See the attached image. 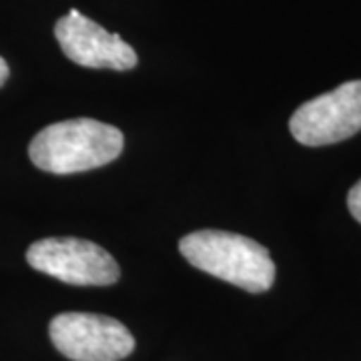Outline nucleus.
<instances>
[{"label":"nucleus","instance_id":"1","mask_svg":"<svg viewBox=\"0 0 361 361\" xmlns=\"http://www.w3.org/2000/svg\"><path fill=\"white\" fill-rule=\"evenodd\" d=\"M123 133L94 118H71L40 130L30 141V161L52 175L99 169L123 153Z\"/></svg>","mask_w":361,"mask_h":361},{"label":"nucleus","instance_id":"2","mask_svg":"<svg viewBox=\"0 0 361 361\" xmlns=\"http://www.w3.org/2000/svg\"><path fill=\"white\" fill-rule=\"evenodd\" d=\"M179 251L193 267L249 293H263L275 281V263L257 241L229 231L203 229L185 235Z\"/></svg>","mask_w":361,"mask_h":361},{"label":"nucleus","instance_id":"3","mask_svg":"<svg viewBox=\"0 0 361 361\" xmlns=\"http://www.w3.org/2000/svg\"><path fill=\"white\" fill-rule=\"evenodd\" d=\"M26 261L32 269L66 285L104 287L121 277L116 261L103 247L77 237H49L28 247Z\"/></svg>","mask_w":361,"mask_h":361},{"label":"nucleus","instance_id":"4","mask_svg":"<svg viewBox=\"0 0 361 361\" xmlns=\"http://www.w3.org/2000/svg\"><path fill=\"white\" fill-rule=\"evenodd\" d=\"M49 334L52 345L73 361H121L135 349L123 323L97 313H61L52 317Z\"/></svg>","mask_w":361,"mask_h":361},{"label":"nucleus","instance_id":"5","mask_svg":"<svg viewBox=\"0 0 361 361\" xmlns=\"http://www.w3.org/2000/svg\"><path fill=\"white\" fill-rule=\"evenodd\" d=\"M289 130L305 147L345 141L361 130V80H349L297 109Z\"/></svg>","mask_w":361,"mask_h":361},{"label":"nucleus","instance_id":"6","mask_svg":"<svg viewBox=\"0 0 361 361\" xmlns=\"http://www.w3.org/2000/svg\"><path fill=\"white\" fill-rule=\"evenodd\" d=\"M54 37L73 63L87 68L130 71L139 59L129 42L104 30L103 26L80 14L77 8L63 16L54 26Z\"/></svg>","mask_w":361,"mask_h":361},{"label":"nucleus","instance_id":"7","mask_svg":"<svg viewBox=\"0 0 361 361\" xmlns=\"http://www.w3.org/2000/svg\"><path fill=\"white\" fill-rule=\"evenodd\" d=\"M348 207L351 215L361 223V180L351 187V191L348 195Z\"/></svg>","mask_w":361,"mask_h":361},{"label":"nucleus","instance_id":"8","mask_svg":"<svg viewBox=\"0 0 361 361\" xmlns=\"http://www.w3.org/2000/svg\"><path fill=\"white\" fill-rule=\"evenodd\" d=\"M8 75H11V71H8V65H6V61L0 56V87L6 82V78H8Z\"/></svg>","mask_w":361,"mask_h":361}]
</instances>
